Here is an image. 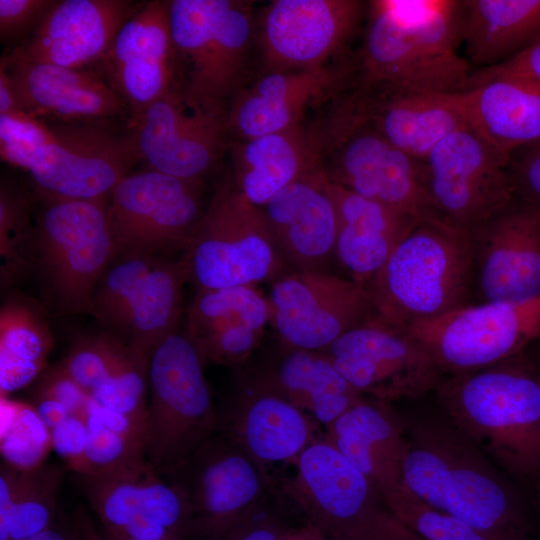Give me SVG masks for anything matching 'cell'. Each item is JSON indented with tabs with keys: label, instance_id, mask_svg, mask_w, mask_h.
<instances>
[{
	"label": "cell",
	"instance_id": "6da1fadb",
	"mask_svg": "<svg viewBox=\"0 0 540 540\" xmlns=\"http://www.w3.org/2000/svg\"><path fill=\"white\" fill-rule=\"evenodd\" d=\"M404 421L402 484L409 492L475 526L533 535L527 504L511 479L447 415Z\"/></svg>",
	"mask_w": 540,
	"mask_h": 540
},
{
	"label": "cell",
	"instance_id": "7a4b0ae2",
	"mask_svg": "<svg viewBox=\"0 0 540 540\" xmlns=\"http://www.w3.org/2000/svg\"><path fill=\"white\" fill-rule=\"evenodd\" d=\"M359 52L357 89L463 92L462 1L373 0Z\"/></svg>",
	"mask_w": 540,
	"mask_h": 540
},
{
	"label": "cell",
	"instance_id": "3957f363",
	"mask_svg": "<svg viewBox=\"0 0 540 540\" xmlns=\"http://www.w3.org/2000/svg\"><path fill=\"white\" fill-rule=\"evenodd\" d=\"M447 415L510 479H540V375L518 354L452 374L435 389Z\"/></svg>",
	"mask_w": 540,
	"mask_h": 540
},
{
	"label": "cell",
	"instance_id": "277c9868",
	"mask_svg": "<svg viewBox=\"0 0 540 540\" xmlns=\"http://www.w3.org/2000/svg\"><path fill=\"white\" fill-rule=\"evenodd\" d=\"M472 285L471 234L429 217L413 224L368 290L374 316L408 328L469 305Z\"/></svg>",
	"mask_w": 540,
	"mask_h": 540
},
{
	"label": "cell",
	"instance_id": "5b68a950",
	"mask_svg": "<svg viewBox=\"0 0 540 540\" xmlns=\"http://www.w3.org/2000/svg\"><path fill=\"white\" fill-rule=\"evenodd\" d=\"M39 200L31 270L38 275L45 303L56 315L93 314L95 289L116 256L109 199Z\"/></svg>",
	"mask_w": 540,
	"mask_h": 540
},
{
	"label": "cell",
	"instance_id": "8992f818",
	"mask_svg": "<svg viewBox=\"0 0 540 540\" xmlns=\"http://www.w3.org/2000/svg\"><path fill=\"white\" fill-rule=\"evenodd\" d=\"M255 20L246 1L169 0L173 89L228 106L247 84Z\"/></svg>",
	"mask_w": 540,
	"mask_h": 540
},
{
	"label": "cell",
	"instance_id": "52a82bcc",
	"mask_svg": "<svg viewBox=\"0 0 540 540\" xmlns=\"http://www.w3.org/2000/svg\"><path fill=\"white\" fill-rule=\"evenodd\" d=\"M205 364L180 327L149 356L146 457L162 477L217 432L218 410L205 379Z\"/></svg>",
	"mask_w": 540,
	"mask_h": 540
},
{
	"label": "cell",
	"instance_id": "ba28073f",
	"mask_svg": "<svg viewBox=\"0 0 540 540\" xmlns=\"http://www.w3.org/2000/svg\"><path fill=\"white\" fill-rule=\"evenodd\" d=\"M321 127V161L330 183L416 220L437 217L423 161L386 139L362 115L352 95L341 99Z\"/></svg>",
	"mask_w": 540,
	"mask_h": 540
},
{
	"label": "cell",
	"instance_id": "9c48e42d",
	"mask_svg": "<svg viewBox=\"0 0 540 540\" xmlns=\"http://www.w3.org/2000/svg\"><path fill=\"white\" fill-rule=\"evenodd\" d=\"M180 257L197 289L256 286L290 271L261 209L243 196L231 174L215 186Z\"/></svg>",
	"mask_w": 540,
	"mask_h": 540
},
{
	"label": "cell",
	"instance_id": "30bf717a",
	"mask_svg": "<svg viewBox=\"0 0 540 540\" xmlns=\"http://www.w3.org/2000/svg\"><path fill=\"white\" fill-rule=\"evenodd\" d=\"M43 121L45 135L22 169L39 199L108 200L141 160L129 122Z\"/></svg>",
	"mask_w": 540,
	"mask_h": 540
},
{
	"label": "cell",
	"instance_id": "8fae6325",
	"mask_svg": "<svg viewBox=\"0 0 540 540\" xmlns=\"http://www.w3.org/2000/svg\"><path fill=\"white\" fill-rule=\"evenodd\" d=\"M434 214L473 233L512 204L510 158L470 126L441 140L423 160Z\"/></svg>",
	"mask_w": 540,
	"mask_h": 540
},
{
	"label": "cell",
	"instance_id": "7c38bea8",
	"mask_svg": "<svg viewBox=\"0 0 540 540\" xmlns=\"http://www.w3.org/2000/svg\"><path fill=\"white\" fill-rule=\"evenodd\" d=\"M228 106L172 89L130 116L140 159L149 168L203 186L228 150Z\"/></svg>",
	"mask_w": 540,
	"mask_h": 540
},
{
	"label": "cell",
	"instance_id": "4fadbf2b",
	"mask_svg": "<svg viewBox=\"0 0 540 540\" xmlns=\"http://www.w3.org/2000/svg\"><path fill=\"white\" fill-rule=\"evenodd\" d=\"M163 478L186 505V540H219L274 490L251 456L219 432Z\"/></svg>",
	"mask_w": 540,
	"mask_h": 540
},
{
	"label": "cell",
	"instance_id": "5bb4252c",
	"mask_svg": "<svg viewBox=\"0 0 540 540\" xmlns=\"http://www.w3.org/2000/svg\"><path fill=\"white\" fill-rule=\"evenodd\" d=\"M202 188L151 168L125 176L108 201L116 255L183 251L206 210Z\"/></svg>",
	"mask_w": 540,
	"mask_h": 540
},
{
	"label": "cell",
	"instance_id": "9a60e30c",
	"mask_svg": "<svg viewBox=\"0 0 540 540\" xmlns=\"http://www.w3.org/2000/svg\"><path fill=\"white\" fill-rule=\"evenodd\" d=\"M405 329L444 372L477 370L520 354L540 335V297L469 304Z\"/></svg>",
	"mask_w": 540,
	"mask_h": 540
},
{
	"label": "cell",
	"instance_id": "2e32d148",
	"mask_svg": "<svg viewBox=\"0 0 540 540\" xmlns=\"http://www.w3.org/2000/svg\"><path fill=\"white\" fill-rule=\"evenodd\" d=\"M321 352L361 395L388 402L435 390L445 373L407 329L374 315Z\"/></svg>",
	"mask_w": 540,
	"mask_h": 540
},
{
	"label": "cell",
	"instance_id": "e0dca14e",
	"mask_svg": "<svg viewBox=\"0 0 540 540\" xmlns=\"http://www.w3.org/2000/svg\"><path fill=\"white\" fill-rule=\"evenodd\" d=\"M270 324L290 346L322 351L374 315L368 287L328 271H288L271 282Z\"/></svg>",
	"mask_w": 540,
	"mask_h": 540
},
{
	"label": "cell",
	"instance_id": "ac0fdd59",
	"mask_svg": "<svg viewBox=\"0 0 540 540\" xmlns=\"http://www.w3.org/2000/svg\"><path fill=\"white\" fill-rule=\"evenodd\" d=\"M367 3L358 0H274L255 20L263 72L326 66L354 35Z\"/></svg>",
	"mask_w": 540,
	"mask_h": 540
},
{
	"label": "cell",
	"instance_id": "d6986e66",
	"mask_svg": "<svg viewBox=\"0 0 540 540\" xmlns=\"http://www.w3.org/2000/svg\"><path fill=\"white\" fill-rule=\"evenodd\" d=\"M480 303H525L540 297V210H505L471 233Z\"/></svg>",
	"mask_w": 540,
	"mask_h": 540
},
{
	"label": "cell",
	"instance_id": "ffe728a7",
	"mask_svg": "<svg viewBox=\"0 0 540 540\" xmlns=\"http://www.w3.org/2000/svg\"><path fill=\"white\" fill-rule=\"evenodd\" d=\"M100 67L130 116L172 90L175 57L169 1L139 2L117 32Z\"/></svg>",
	"mask_w": 540,
	"mask_h": 540
},
{
	"label": "cell",
	"instance_id": "44dd1931",
	"mask_svg": "<svg viewBox=\"0 0 540 540\" xmlns=\"http://www.w3.org/2000/svg\"><path fill=\"white\" fill-rule=\"evenodd\" d=\"M18 110L42 120L129 122L130 111L102 73L35 63L11 52L1 57Z\"/></svg>",
	"mask_w": 540,
	"mask_h": 540
},
{
	"label": "cell",
	"instance_id": "7402d4cb",
	"mask_svg": "<svg viewBox=\"0 0 540 540\" xmlns=\"http://www.w3.org/2000/svg\"><path fill=\"white\" fill-rule=\"evenodd\" d=\"M284 494L327 538L382 501L369 480L327 439L316 440L293 460Z\"/></svg>",
	"mask_w": 540,
	"mask_h": 540
},
{
	"label": "cell",
	"instance_id": "603a6c76",
	"mask_svg": "<svg viewBox=\"0 0 540 540\" xmlns=\"http://www.w3.org/2000/svg\"><path fill=\"white\" fill-rule=\"evenodd\" d=\"M260 209L290 271H328L338 223L323 167L291 183Z\"/></svg>",
	"mask_w": 540,
	"mask_h": 540
},
{
	"label": "cell",
	"instance_id": "cb8c5ba5",
	"mask_svg": "<svg viewBox=\"0 0 540 540\" xmlns=\"http://www.w3.org/2000/svg\"><path fill=\"white\" fill-rule=\"evenodd\" d=\"M137 5L127 0H56L35 31L9 52L65 68L100 65Z\"/></svg>",
	"mask_w": 540,
	"mask_h": 540
},
{
	"label": "cell",
	"instance_id": "d4e9b609",
	"mask_svg": "<svg viewBox=\"0 0 540 540\" xmlns=\"http://www.w3.org/2000/svg\"><path fill=\"white\" fill-rule=\"evenodd\" d=\"M352 68L324 66L262 73L229 102L227 123L238 139L280 132L302 123L306 110L337 95Z\"/></svg>",
	"mask_w": 540,
	"mask_h": 540
},
{
	"label": "cell",
	"instance_id": "484cf974",
	"mask_svg": "<svg viewBox=\"0 0 540 540\" xmlns=\"http://www.w3.org/2000/svg\"><path fill=\"white\" fill-rule=\"evenodd\" d=\"M218 411L217 432L241 447L268 475L269 463L292 461L314 439L315 421L290 402L251 383L244 374Z\"/></svg>",
	"mask_w": 540,
	"mask_h": 540
},
{
	"label": "cell",
	"instance_id": "4316f807",
	"mask_svg": "<svg viewBox=\"0 0 540 540\" xmlns=\"http://www.w3.org/2000/svg\"><path fill=\"white\" fill-rule=\"evenodd\" d=\"M72 478L104 529L123 532L139 521H155L185 540L188 511L179 493L146 463Z\"/></svg>",
	"mask_w": 540,
	"mask_h": 540
},
{
	"label": "cell",
	"instance_id": "83f0119b",
	"mask_svg": "<svg viewBox=\"0 0 540 540\" xmlns=\"http://www.w3.org/2000/svg\"><path fill=\"white\" fill-rule=\"evenodd\" d=\"M462 93L356 89L352 97L386 139L423 161L441 140L469 126Z\"/></svg>",
	"mask_w": 540,
	"mask_h": 540
},
{
	"label": "cell",
	"instance_id": "f1b7e54d",
	"mask_svg": "<svg viewBox=\"0 0 540 540\" xmlns=\"http://www.w3.org/2000/svg\"><path fill=\"white\" fill-rule=\"evenodd\" d=\"M270 310L256 286L197 289L185 330L205 362L241 366L260 346Z\"/></svg>",
	"mask_w": 540,
	"mask_h": 540
},
{
	"label": "cell",
	"instance_id": "f546056e",
	"mask_svg": "<svg viewBox=\"0 0 540 540\" xmlns=\"http://www.w3.org/2000/svg\"><path fill=\"white\" fill-rule=\"evenodd\" d=\"M244 375L255 386L302 411L309 410L326 427L364 397L323 352L293 347L279 339Z\"/></svg>",
	"mask_w": 540,
	"mask_h": 540
},
{
	"label": "cell",
	"instance_id": "4dcf8cb0",
	"mask_svg": "<svg viewBox=\"0 0 540 540\" xmlns=\"http://www.w3.org/2000/svg\"><path fill=\"white\" fill-rule=\"evenodd\" d=\"M232 179L243 196L262 207L279 191L322 167L321 125L289 129L229 143Z\"/></svg>",
	"mask_w": 540,
	"mask_h": 540
},
{
	"label": "cell",
	"instance_id": "1f68e13d",
	"mask_svg": "<svg viewBox=\"0 0 540 540\" xmlns=\"http://www.w3.org/2000/svg\"><path fill=\"white\" fill-rule=\"evenodd\" d=\"M325 439L380 496L402 485L407 434L405 421L391 402L364 396L327 427Z\"/></svg>",
	"mask_w": 540,
	"mask_h": 540
},
{
	"label": "cell",
	"instance_id": "d6a6232c",
	"mask_svg": "<svg viewBox=\"0 0 540 540\" xmlns=\"http://www.w3.org/2000/svg\"><path fill=\"white\" fill-rule=\"evenodd\" d=\"M469 126L511 159L540 141V83L511 76L475 77L463 91Z\"/></svg>",
	"mask_w": 540,
	"mask_h": 540
},
{
	"label": "cell",
	"instance_id": "836d02e7",
	"mask_svg": "<svg viewBox=\"0 0 540 540\" xmlns=\"http://www.w3.org/2000/svg\"><path fill=\"white\" fill-rule=\"evenodd\" d=\"M337 213L335 257L353 281L368 287L417 221L330 183Z\"/></svg>",
	"mask_w": 540,
	"mask_h": 540
},
{
	"label": "cell",
	"instance_id": "e575fe53",
	"mask_svg": "<svg viewBox=\"0 0 540 540\" xmlns=\"http://www.w3.org/2000/svg\"><path fill=\"white\" fill-rule=\"evenodd\" d=\"M540 38V0L462 1L461 44L468 60L488 68Z\"/></svg>",
	"mask_w": 540,
	"mask_h": 540
},
{
	"label": "cell",
	"instance_id": "d590c367",
	"mask_svg": "<svg viewBox=\"0 0 540 540\" xmlns=\"http://www.w3.org/2000/svg\"><path fill=\"white\" fill-rule=\"evenodd\" d=\"M187 281L182 258L170 260L163 256L131 302L114 336L133 351L149 357L167 336L179 328L182 287Z\"/></svg>",
	"mask_w": 540,
	"mask_h": 540
},
{
	"label": "cell",
	"instance_id": "8d00e7d4",
	"mask_svg": "<svg viewBox=\"0 0 540 540\" xmlns=\"http://www.w3.org/2000/svg\"><path fill=\"white\" fill-rule=\"evenodd\" d=\"M46 312L22 295L11 296L1 307V398L27 386L43 371L53 348Z\"/></svg>",
	"mask_w": 540,
	"mask_h": 540
},
{
	"label": "cell",
	"instance_id": "74e56055",
	"mask_svg": "<svg viewBox=\"0 0 540 540\" xmlns=\"http://www.w3.org/2000/svg\"><path fill=\"white\" fill-rule=\"evenodd\" d=\"M66 471L56 464L20 469L11 511L0 524V540H23L58 521V494Z\"/></svg>",
	"mask_w": 540,
	"mask_h": 540
},
{
	"label": "cell",
	"instance_id": "f35d334b",
	"mask_svg": "<svg viewBox=\"0 0 540 540\" xmlns=\"http://www.w3.org/2000/svg\"><path fill=\"white\" fill-rule=\"evenodd\" d=\"M381 499L393 514L427 540H535L531 534L481 528L438 511L403 484L382 494Z\"/></svg>",
	"mask_w": 540,
	"mask_h": 540
},
{
	"label": "cell",
	"instance_id": "ab89813d",
	"mask_svg": "<svg viewBox=\"0 0 540 540\" xmlns=\"http://www.w3.org/2000/svg\"><path fill=\"white\" fill-rule=\"evenodd\" d=\"M163 256L120 253L110 262L95 289L93 316L111 334L121 327L131 302Z\"/></svg>",
	"mask_w": 540,
	"mask_h": 540
},
{
	"label": "cell",
	"instance_id": "60d3db41",
	"mask_svg": "<svg viewBox=\"0 0 540 540\" xmlns=\"http://www.w3.org/2000/svg\"><path fill=\"white\" fill-rule=\"evenodd\" d=\"M33 201L26 190L6 181L0 189L1 284L11 285L31 270Z\"/></svg>",
	"mask_w": 540,
	"mask_h": 540
},
{
	"label": "cell",
	"instance_id": "b9f144b4",
	"mask_svg": "<svg viewBox=\"0 0 540 540\" xmlns=\"http://www.w3.org/2000/svg\"><path fill=\"white\" fill-rule=\"evenodd\" d=\"M52 447L50 430L34 407L1 398V453L20 469L43 464Z\"/></svg>",
	"mask_w": 540,
	"mask_h": 540
},
{
	"label": "cell",
	"instance_id": "7bdbcfd3",
	"mask_svg": "<svg viewBox=\"0 0 540 540\" xmlns=\"http://www.w3.org/2000/svg\"><path fill=\"white\" fill-rule=\"evenodd\" d=\"M149 357L127 346L119 362L90 394L99 405L147 426Z\"/></svg>",
	"mask_w": 540,
	"mask_h": 540
},
{
	"label": "cell",
	"instance_id": "ee69618b",
	"mask_svg": "<svg viewBox=\"0 0 540 540\" xmlns=\"http://www.w3.org/2000/svg\"><path fill=\"white\" fill-rule=\"evenodd\" d=\"M126 349L125 343L106 330L87 333L75 339L58 364L91 394L107 378Z\"/></svg>",
	"mask_w": 540,
	"mask_h": 540
},
{
	"label": "cell",
	"instance_id": "f6af8a7d",
	"mask_svg": "<svg viewBox=\"0 0 540 540\" xmlns=\"http://www.w3.org/2000/svg\"><path fill=\"white\" fill-rule=\"evenodd\" d=\"M89 429L87 445L72 473L97 474L146 463V447L97 425Z\"/></svg>",
	"mask_w": 540,
	"mask_h": 540
},
{
	"label": "cell",
	"instance_id": "bcb514c9",
	"mask_svg": "<svg viewBox=\"0 0 540 540\" xmlns=\"http://www.w3.org/2000/svg\"><path fill=\"white\" fill-rule=\"evenodd\" d=\"M329 540H427L380 503L335 531Z\"/></svg>",
	"mask_w": 540,
	"mask_h": 540
},
{
	"label": "cell",
	"instance_id": "7dc6e473",
	"mask_svg": "<svg viewBox=\"0 0 540 540\" xmlns=\"http://www.w3.org/2000/svg\"><path fill=\"white\" fill-rule=\"evenodd\" d=\"M274 491H269L219 540H282L290 529L284 513L270 498Z\"/></svg>",
	"mask_w": 540,
	"mask_h": 540
},
{
	"label": "cell",
	"instance_id": "c3c4849f",
	"mask_svg": "<svg viewBox=\"0 0 540 540\" xmlns=\"http://www.w3.org/2000/svg\"><path fill=\"white\" fill-rule=\"evenodd\" d=\"M56 0H0V40L9 50L21 45L39 26Z\"/></svg>",
	"mask_w": 540,
	"mask_h": 540
},
{
	"label": "cell",
	"instance_id": "681fc988",
	"mask_svg": "<svg viewBox=\"0 0 540 540\" xmlns=\"http://www.w3.org/2000/svg\"><path fill=\"white\" fill-rule=\"evenodd\" d=\"M36 397H45L64 405L72 415L87 418L92 397L57 363L41 376Z\"/></svg>",
	"mask_w": 540,
	"mask_h": 540
},
{
	"label": "cell",
	"instance_id": "f907efd6",
	"mask_svg": "<svg viewBox=\"0 0 540 540\" xmlns=\"http://www.w3.org/2000/svg\"><path fill=\"white\" fill-rule=\"evenodd\" d=\"M509 171L515 192L540 210V141L522 148L520 156L510 160Z\"/></svg>",
	"mask_w": 540,
	"mask_h": 540
},
{
	"label": "cell",
	"instance_id": "816d5d0a",
	"mask_svg": "<svg viewBox=\"0 0 540 540\" xmlns=\"http://www.w3.org/2000/svg\"><path fill=\"white\" fill-rule=\"evenodd\" d=\"M52 447L65 459L68 470L83 456L89 429L86 419L70 415L50 431Z\"/></svg>",
	"mask_w": 540,
	"mask_h": 540
},
{
	"label": "cell",
	"instance_id": "f5cc1de1",
	"mask_svg": "<svg viewBox=\"0 0 540 540\" xmlns=\"http://www.w3.org/2000/svg\"><path fill=\"white\" fill-rule=\"evenodd\" d=\"M472 76H511L540 83V38L507 60L483 68Z\"/></svg>",
	"mask_w": 540,
	"mask_h": 540
},
{
	"label": "cell",
	"instance_id": "db71d44e",
	"mask_svg": "<svg viewBox=\"0 0 540 540\" xmlns=\"http://www.w3.org/2000/svg\"><path fill=\"white\" fill-rule=\"evenodd\" d=\"M34 408L50 431L72 415L64 405L45 397H36Z\"/></svg>",
	"mask_w": 540,
	"mask_h": 540
},
{
	"label": "cell",
	"instance_id": "11a10c76",
	"mask_svg": "<svg viewBox=\"0 0 540 540\" xmlns=\"http://www.w3.org/2000/svg\"><path fill=\"white\" fill-rule=\"evenodd\" d=\"M18 110V102L13 83L5 61H0V114Z\"/></svg>",
	"mask_w": 540,
	"mask_h": 540
},
{
	"label": "cell",
	"instance_id": "9f6ffc18",
	"mask_svg": "<svg viewBox=\"0 0 540 540\" xmlns=\"http://www.w3.org/2000/svg\"><path fill=\"white\" fill-rule=\"evenodd\" d=\"M23 540H78L72 518L68 523L59 518L51 527Z\"/></svg>",
	"mask_w": 540,
	"mask_h": 540
},
{
	"label": "cell",
	"instance_id": "6f0895ef",
	"mask_svg": "<svg viewBox=\"0 0 540 540\" xmlns=\"http://www.w3.org/2000/svg\"><path fill=\"white\" fill-rule=\"evenodd\" d=\"M72 522L76 530L78 540H106L100 535L93 525V522L83 506H79L72 517Z\"/></svg>",
	"mask_w": 540,
	"mask_h": 540
},
{
	"label": "cell",
	"instance_id": "680465c9",
	"mask_svg": "<svg viewBox=\"0 0 540 540\" xmlns=\"http://www.w3.org/2000/svg\"><path fill=\"white\" fill-rule=\"evenodd\" d=\"M103 536L106 538V540H136V539L127 537V536H125L123 534H120V533H117V532H114V531H110V530H105V529H104V535ZM161 540H182V539L172 537V538H166V539H161Z\"/></svg>",
	"mask_w": 540,
	"mask_h": 540
},
{
	"label": "cell",
	"instance_id": "91938a15",
	"mask_svg": "<svg viewBox=\"0 0 540 540\" xmlns=\"http://www.w3.org/2000/svg\"><path fill=\"white\" fill-rule=\"evenodd\" d=\"M304 540H329L318 529L309 525L306 529Z\"/></svg>",
	"mask_w": 540,
	"mask_h": 540
},
{
	"label": "cell",
	"instance_id": "94428289",
	"mask_svg": "<svg viewBox=\"0 0 540 540\" xmlns=\"http://www.w3.org/2000/svg\"><path fill=\"white\" fill-rule=\"evenodd\" d=\"M536 487V506L540 516V479L535 484Z\"/></svg>",
	"mask_w": 540,
	"mask_h": 540
}]
</instances>
